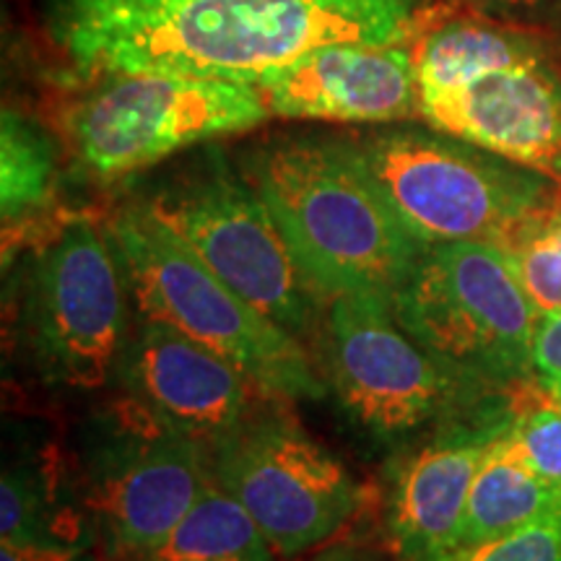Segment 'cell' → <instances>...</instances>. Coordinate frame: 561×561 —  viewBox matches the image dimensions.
Returning a JSON list of instances; mask_svg holds the SVG:
<instances>
[{
	"instance_id": "obj_1",
	"label": "cell",
	"mask_w": 561,
	"mask_h": 561,
	"mask_svg": "<svg viewBox=\"0 0 561 561\" xmlns=\"http://www.w3.org/2000/svg\"><path fill=\"white\" fill-rule=\"evenodd\" d=\"M434 0H47L50 45L83 76L261 83L328 45H413Z\"/></svg>"
},
{
	"instance_id": "obj_2",
	"label": "cell",
	"mask_w": 561,
	"mask_h": 561,
	"mask_svg": "<svg viewBox=\"0 0 561 561\" xmlns=\"http://www.w3.org/2000/svg\"><path fill=\"white\" fill-rule=\"evenodd\" d=\"M240 170L325 301L341 294L392 299L424 250L392 214L348 138H271L244 153Z\"/></svg>"
},
{
	"instance_id": "obj_3",
	"label": "cell",
	"mask_w": 561,
	"mask_h": 561,
	"mask_svg": "<svg viewBox=\"0 0 561 561\" xmlns=\"http://www.w3.org/2000/svg\"><path fill=\"white\" fill-rule=\"evenodd\" d=\"M419 117L561 187V68L530 34L439 21L413 42Z\"/></svg>"
},
{
	"instance_id": "obj_4",
	"label": "cell",
	"mask_w": 561,
	"mask_h": 561,
	"mask_svg": "<svg viewBox=\"0 0 561 561\" xmlns=\"http://www.w3.org/2000/svg\"><path fill=\"white\" fill-rule=\"evenodd\" d=\"M5 265V325L45 388L115 385L130 333V299L107 227L70 219L26 242Z\"/></svg>"
},
{
	"instance_id": "obj_5",
	"label": "cell",
	"mask_w": 561,
	"mask_h": 561,
	"mask_svg": "<svg viewBox=\"0 0 561 561\" xmlns=\"http://www.w3.org/2000/svg\"><path fill=\"white\" fill-rule=\"evenodd\" d=\"M130 310L185 333L234 362L252 382L286 401H320L325 377L297 335L216 276L144 201L125 203L107 221Z\"/></svg>"
},
{
	"instance_id": "obj_6",
	"label": "cell",
	"mask_w": 561,
	"mask_h": 561,
	"mask_svg": "<svg viewBox=\"0 0 561 561\" xmlns=\"http://www.w3.org/2000/svg\"><path fill=\"white\" fill-rule=\"evenodd\" d=\"M348 140L392 214L424 248H504L561 198V187L543 174L434 128H382Z\"/></svg>"
},
{
	"instance_id": "obj_7",
	"label": "cell",
	"mask_w": 561,
	"mask_h": 561,
	"mask_svg": "<svg viewBox=\"0 0 561 561\" xmlns=\"http://www.w3.org/2000/svg\"><path fill=\"white\" fill-rule=\"evenodd\" d=\"M140 201L252 307L299 341L318 333L328 301L294 261L268 206L221 149H203Z\"/></svg>"
},
{
	"instance_id": "obj_8",
	"label": "cell",
	"mask_w": 561,
	"mask_h": 561,
	"mask_svg": "<svg viewBox=\"0 0 561 561\" xmlns=\"http://www.w3.org/2000/svg\"><path fill=\"white\" fill-rule=\"evenodd\" d=\"M390 305L421 346L489 390L510 392L533 380V335L541 312L502 244H430Z\"/></svg>"
},
{
	"instance_id": "obj_9",
	"label": "cell",
	"mask_w": 561,
	"mask_h": 561,
	"mask_svg": "<svg viewBox=\"0 0 561 561\" xmlns=\"http://www.w3.org/2000/svg\"><path fill=\"white\" fill-rule=\"evenodd\" d=\"M73 460L104 561L149 551L214 483L206 447L121 388L81 424Z\"/></svg>"
},
{
	"instance_id": "obj_10",
	"label": "cell",
	"mask_w": 561,
	"mask_h": 561,
	"mask_svg": "<svg viewBox=\"0 0 561 561\" xmlns=\"http://www.w3.org/2000/svg\"><path fill=\"white\" fill-rule=\"evenodd\" d=\"M286 403L265 396L237 430L208 447V471L216 486L250 512L278 559L289 561L359 520L367 489Z\"/></svg>"
},
{
	"instance_id": "obj_11",
	"label": "cell",
	"mask_w": 561,
	"mask_h": 561,
	"mask_svg": "<svg viewBox=\"0 0 561 561\" xmlns=\"http://www.w3.org/2000/svg\"><path fill=\"white\" fill-rule=\"evenodd\" d=\"M271 117L261 87L172 73L104 76L62 117L70 151L96 180L170 159L172 153L257 128Z\"/></svg>"
},
{
	"instance_id": "obj_12",
	"label": "cell",
	"mask_w": 561,
	"mask_h": 561,
	"mask_svg": "<svg viewBox=\"0 0 561 561\" xmlns=\"http://www.w3.org/2000/svg\"><path fill=\"white\" fill-rule=\"evenodd\" d=\"M322 339L328 388L377 439L411 437L471 409L489 390L421 346L380 294L328 299Z\"/></svg>"
},
{
	"instance_id": "obj_13",
	"label": "cell",
	"mask_w": 561,
	"mask_h": 561,
	"mask_svg": "<svg viewBox=\"0 0 561 561\" xmlns=\"http://www.w3.org/2000/svg\"><path fill=\"white\" fill-rule=\"evenodd\" d=\"M115 388L203 447L216 445L271 396L234 362L172 325L133 318Z\"/></svg>"
},
{
	"instance_id": "obj_14",
	"label": "cell",
	"mask_w": 561,
	"mask_h": 561,
	"mask_svg": "<svg viewBox=\"0 0 561 561\" xmlns=\"http://www.w3.org/2000/svg\"><path fill=\"white\" fill-rule=\"evenodd\" d=\"M510 421L507 409L455 421L413 447L392 471L382 510V536L403 561H445L479 468Z\"/></svg>"
},
{
	"instance_id": "obj_15",
	"label": "cell",
	"mask_w": 561,
	"mask_h": 561,
	"mask_svg": "<svg viewBox=\"0 0 561 561\" xmlns=\"http://www.w3.org/2000/svg\"><path fill=\"white\" fill-rule=\"evenodd\" d=\"M286 121L398 123L419 115L413 45H328L261 83Z\"/></svg>"
},
{
	"instance_id": "obj_16",
	"label": "cell",
	"mask_w": 561,
	"mask_h": 561,
	"mask_svg": "<svg viewBox=\"0 0 561 561\" xmlns=\"http://www.w3.org/2000/svg\"><path fill=\"white\" fill-rule=\"evenodd\" d=\"M0 546L100 549V530L83 500L76 460L55 447L13 455L0 481Z\"/></svg>"
},
{
	"instance_id": "obj_17",
	"label": "cell",
	"mask_w": 561,
	"mask_h": 561,
	"mask_svg": "<svg viewBox=\"0 0 561 561\" xmlns=\"http://www.w3.org/2000/svg\"><path fill=\"white\" fill-rule=\"evenodd\" d=\"M557 512H561V486L525 468L504 445L502 434L476 476L450 557Z\"/></svg>"
},
{
	"instance_id": "obj_18",
	"label": "cell",
	"mask_w": 561,
	"mask_h": 561,
	"mask_svg": "<svg viewBox=\"0 0 561 561\" xmlns=\"http://www.w3.org/2000/svg\"><path fill=\"white\" fill-rule=\"evenodd\" d=\"M58 195V151L53 136L32 117L3 110L0 123V208L3 255L11 257L42 234V216Z\"/></svg>"
},
{
	"instance_id": "obj_19",
	"label": "cell",
	"mask_w": 561,
	"mask_h": 561,
	"mask_svg": "<svg viewBox=\"0 0 561 561\" xmlns=\"http://www.w3.org/2000/svg\"><path fill=\"white\" fill-rule=\"evenodd\" d=\"M133 561H280L234 496L210 483L157 546Z\"/></svg>"
},
{
	"instance_id": "obj_20",
	"label": "cell",
	"mask_w": 561,
	"mask_h": 561,
	"mask_svg": "<svg viewBox=\"0 0 561 561\" xmlns=\"http://www.w3.org/2000/svg\"><path fill=\"white\" fill-rule=\"evenodd\" d=\"M504 445L525 468L561 486V398L536 380L512 388Z\"/></svg>"
},
{
	"instance_id": "obj_21",
	"label": "cell",
	"mask_w": 561,
	"mask_h": 561,
	"mask_svg": "<svg viewBox=\"0 0 561 561\" xmlns=\"http://www.w3.org/2000/svg\"><path fill=\"white\" fill-rule=\"evenodd\" d=\"M546 214L525 224L504 244L517 280L541 314L561 310V248L546 224Z\"/></svg>"
},
{
	"instance_id": "obj_22",
	"label": "cell",
	"mask_w": 561,
	"mask_h": 561,
	"mask_svg": "<svg viewBox=\"0 0 561 561\" xmlns=\"http://www.w3.org/2000/svg\"><path fill=\"white\" fill-rule=\"evenodd\" d=\"M445 561H561V512Z\"/></svg>"
},
{
	"instance_id": "obj_23",
	"label": "cell",
	"mask_w": 561,
	"mask_h": 561,
	"mask_svg": "<svg viewBox=\"0 0 561 561\" xmlns=\"http://www.w3.org/2000/svg\"><path fill=\"white\" fill-rule=\"evenodd\" d=\"M533 380L561 398V310L538 318L533 335Z\"/></svg>"
},
{
	"instance_id": "obj_24",
	"label": "cell",
	"mask_w": 561,
	"mask_h": 561,
	"mask_svg": "<svg viewBox=\"0 0 561 561\" xmlns=\"http://www.w3.org/2000/svg\"><path fill=\"white\" fill-rule=\"evenodd\" d=\"M301 561H403L392 551L388 538L359 536V533H346V536L333 538L320 549L305 553Z\"/></svg>"
},
{
	"instance_id": "obj_25",
	"label": "cell",
	"mask_w": 561,
	"mask_h": 561,
	"mask_svg": "<svg viewBox=\"0 0 561 561\" xmlns=\"http://www.w3.org/2000/svg\"><path fill=\"white\" fill-rule=\"evenodd\" d=\"M0 561H104L100 549H16L0 546Z\"/></svg>"
},
{
	"instance_id": "obj_26",
	"label": "cell",
	"mask_w": 561,
	"mask_h": 561,
	"mask_svg": "<svg viewBox=\"0 0 561 561\" xmlns=\"http://www.w3.org/2000/svg\"><path fill=\"white\" fill-rule=\"evenodd\" d=\"M471 3L491 13H517V11L536 9V5H541L543 0H471Z\"/></svg>"
},
{
	"instance_id": "obj_27",
	"label": "cell",
	"mask_w": 561,
	"mask_h": 561,
	"mask_svg": "<svg viewBox=\"0 0 561 561\" xmlns=\"http://www.w3.org/2000/svg\"><path fill=\"white\" fill-rule=\"evenodd\" d=\"M546 224H549L553 240H557L561 248V198L549 208V214H546Z\"/></svg>"
}]
</instances>
